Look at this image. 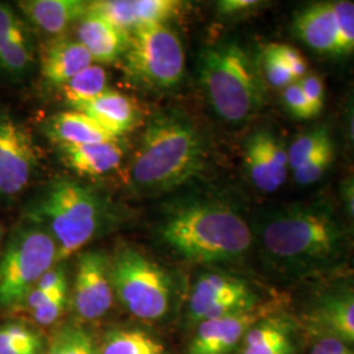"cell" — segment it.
<instances>
[{"mask_svg": "<svg viewBox=\"0 0 354 354\" xmlns=\"http://www.w3.org/2000/svg\"><path fill=\"white\" fill-rule=\"evenodd\" d=\"M254 232L266 260L288 273H308L335 266L346 238L340 221L324 201L290 203L263 210Z\"/></svg>", "mask_w": 354, "mask_h": 354, "instance_id": "cell-1", "label": "cell"}, {"mask_svg": "<svg viewBox=\"0 0 354 354\" xmlns=\"http://www.w3.org/2000/svg\"><path fill=\"white\" fill-rule=\"evenodd\" d=\"M201 131L185 114L167 109L149 121L129 168V184L140 196L175 190L205 167Z\"/></svg>", "mask_w": 354, "mask_h": 354, "instance_id": "cell-2", "label": "cell"}, {"mask_svg": "<svg viewBox=\"0 0 354 354\" xmlns=\"http://www.w3.org/2000/svg\"><path fill=\"white\" fill-rule=\"evenodd\" d=\"M160 238L194 263H227L248 252L253 231L231 203L193 198L172 203L159 227Z\"/></svg>", "mask_w": 354, "mask_h": 354, "instance_id": "cell-3", "label": "cell"}, {"mask_svg": "<svg viewBox=\"0 0 354 354\" xmlns=\"http://www.w3.org/2000/svg\"><path fill=\"white\" fill-rule=\"evenodd\" d=\"M28 216L53 236L59 263L111 228L117 214L111 198L100 190L71 178H57Z\"/></svg>", "mask_w": 354, "mask_h": 354, "instance_id": "cell-4", "label": "cell"}, {"mask_svg": "<svg viewBox=\"0 0 354 354\" xmlns=\"http://www.w3.org/2000/svg\"><path fill=\"white\" fill-rule=\"evenodd\" d=\"M200 83L215 114L230 125H241L259 113L266 87L251 54L236 39L209 45L200 55Z\"/></svg>", "mask_w": 354, "mask_h": 354, "instance_id": "cell-5", "label": "cell"}, {"mask_svg": "<svg viewBox=\"0 0 354 354\" xmlns=\"http://www.w3.org/2000/svg\"><path fill=\"white\" fill-rule=\"evenodd\" d=\"M124 67L130 82L152 91H171L185 74L184 45L168 24L140 26L129 35Z\"/></svg>", "mask_w": 354, "mask_h": 354, "instance_id": "cell-6", "label": "cell"}, {"mask_svg": "<svg viewBox=\"0 0 354 354\" xmlns=\"http://www.w3.org/2000/svg\"><path fill=\"white\" fill-rule=\"evenodd\" d=\"M58 263V248L50 234L37 223L19 228L0 259V306L13 307Z\"/></svg>", "mask_w": 354, "mask_h": 354, "instance_id": "cell-7", "label": "cell"}, {"mask_svg": "<svg viewBox=\"0 0 354 354\" xmlns=\"http://www.w3.org/2000/svg\"><path fill=\"white\" fill-rule=\"evenodd\" d=\"M115 295L130 314L145 320L165 317L171 302V281L162 266L142 253L125 248L111 264Z\"/></svg>", "mask_w": 354, "mask_h": 354, "instance_id": "cell-8", "label": "cell"}, {"mask_svg": "<svg viewBox=\"0 0 354 354\" xmlns=\"http://www.w3.org/2000/svg\"><path fill=\"white\" fill-rule=\"evenodd\" d=\"M37 165V146L29 130L11 114H0V197L19 196Z\"/></svg>", "mask_w": 354, "mask_h": 354, "instance_id": "cell-9", "label": "cell"}, {"mask_svg": "<svg viewBox=\"0 0 354 354\" xmlns=\"http://www.w3.org/2000/svg\"><path fill=\"white\" fill-rule=\"evenodd\" d=\"M253 291L245 282L221 273H207L197 279L189 299L193 320L203 322L252 310Z\"/></svg>", "mask_w": 354, "mask_h": 354, "instance_id": "cell-10", "label": "cell"}, {"mask_svg": "<svg viewBox=\"0 0 354 354\" xmlns=\"http://www.w3.org/2000/svg\"><path fill=\"white\" fill-rule=\"evenodd\" d=\"M113 285L108 257L99 251L83 252L77 259L73 304L77 317L96 320L113 304Z\"/></svg>", "mask_w": 354, "mask_h": 354, "instance_id": "cell-11", "label": "cell"}, {"mask_svg": "<svg viewBox=\"0 0 354 354\" xmlns=\"http://www.w3.org/2000/svg\"><path fill=\"white\" fill-rule=\"evenodd\" d=\"M244 167L256 189L277 192L290 169L288 147L273 131L256 130L244 143Z\"/></svg>", "mask_w": 354, "mask_h": 354, "instance_id": "cell-12", "label": "cell"}, {"mask_svg": "<svg viewBox=\"0 0 354 354\" xmlns=\"http://www.w3.org/2000/svg\"><path fill=\"white\" fill-rule=\"evenodd\" d=\"M294 36L317 54L339 58L348 57L342 29L330 1H317L299 10L291 24Z\"/></svg>", "mask_w": 354, "mask_h": 354, "instance_id": "cell-13", "label": "cell"}, {"mask_svg": "<svg viewBox=\"0 0 354 354\" xmlns=\"http://www.w3.org/2000/svg\"><path fill=\"white\" fill-rule=\"evenodd\" d=\"M183 6L184 3L176 0H102L91 1L89 11L130 35L140 26L167 24Z\"/></svg>", "mask_w": 354, "mask_h": 354, "instance_id": "cell-14", "label": "cell"}, {"mask_svg": "<svg viewBox=\"0 0 354 354\" xmlns=\"http://www.w3.org/2000/svg\"><path fill=\"white\" fill-rule=\"evenodd\" d=\"M252 310L203 320L190 342L188 354H228L256 324Z\"/></svg>", "mask_w": 354, "mask_h": 354, "instance_id": "cell-15", "label": "cell"}, {"mask_svg": "<svg viewBox=\"0 0 354 354\" xmlns=\"http://www.w3.org/2000/svg\"><path fill=\"white\" fill-rule=\"evenodd\" d=\"M74 111L88 115L114 138L133 130L140 122V109L136 102L112 89H108L92 102L76 106Z\"/></svg>", "mask_w": 354, "mask_h": 354, "instance_id": "cell-16", "label": "cell"}, {"mask_svg": "<svg viewBox=\"0 0 354 354\" xmlns=\"http://www.w3.org/2000/svg\"><path fill=\"white\" fill-rule=\"evenodd\" d=\"M77 41L87 49L93 61L113 64L120 57H124L129 33L88 10L77 28Z\"/></svg>", "mask_w": 354, "mask_h": 354, "instance_id": "cell-17", "label": "cell"}, {"mask_svg": "<svg viewBox=\"0 0 354 354\" xmlns=\"http://www.w3.org/2000/svg\"><path fill=\"white\" fill-rule=\"evenodd\" d=\"M28 20L44 33L59 36L88 12V1L82 0H26L17 3Z\"/></svg>", "mask_w": 354, "mask_h": 354, "instance_id": "cell-18", "label": "cell"}, {"mask_svg": "<svg viewBox=\"0 0 354 354\" xmlns=\"http://www.w3.org/2000/svg\"><path fill=\"white\" fill-rule=\"evenodd\" d=\"M93 62L87 49L73 39H55L42 54L44 79L53 86H64Z\"/></svg>", "mask_w": 354, "mask_h": 354, "instance_id": "cell-19", "label": "cell"}, {"mask_svg": "<svg viewBox=\"0 0 354 354\" xmlns=\"http://www.w3.org/2000/svg\"><path fill=\"white\" fill-rule=\"evenodd\" d=\"M311 320L329 336L354 342V290L333 291L317 301Z\"/></svg>", "mask_w": 354, "mask_h": 354, "instance_id": "cell-20", "label": "cell"}, {"mask_svg": "<svg viewBox=\"0 0 354 354\" xmlns=\"http://www.w3.org/2000/svg\"><path fill=\"white\" fill-rule=\"evenodd\" d=\"M64 162L84 176H102L117 169L125 155L117 140L61 147Z\"/></svg>", "mask_w": 354, "mask_h": 354, "instance_id": "cell-21", "label": "cell"}, {"mask_svg": "<svg viewBox=\"0 0 354 354\" xmlns=\"http://www.w3.org/2000/svg\"><path fill=\"white\" fill-rule=\"evenodd\" d=\"M44 133L53 142L64 146H80L106 140H117L88 115L77 111L54 114L45 121Z\"/></svg>", "mask_w": 354, "mask_h": 354, "instance_id": "cell-22", "label": "cell"}, {"mask_svg": "<svg viewBox=\"0 0 354 354\" xmlns=\"http://www.w3.org/2000/svg\"><path fill=\"white\" fill-rule=\"evenodd\" d=\"M243 340V354H292L290 332L276 319L254 324Z\"/></svg>", "mask_w": 354, "mask_h": 354, "instance_id": "cell-23", "label": "cell"}, {"mask_svg": "<svg viewBox=\"0 0 354 354\" xmlns=\"http://www.w3.org/2000/svg\"><path fill=\"white\" fill-rule=\"evenodd\" d=\"M108 91V75L102 66L91 64L62 86L64 100L74 109Z\"/></svg>", "mask_w": 354, "mask_h": 354, "instance_id": "cell-24", "label": "cell"}, {"mask_svg": "<svg viewBox=\"0 0 354 354\" xmlns=\"http://www.w3.org/2000/svg\"><path fill=\"white\" fill-rule=\"evenodd\" d=\"M165 345L138 329L109 330L100 354H165Z\"/></svg>", "mask_w": 354, "mask_h": 354, "instance_id": "cell-25", "label": "cell"}, {"mask_svg": "<svg viewBox=\"0 0 354 354\" xmlns=\"http://www.w3.org/2000/svg\"><path fill=\"white\" fill-rule=\"evenodd\" d=\"M46 354H100V351L87 329L68 324L53 335Z\"/></svg>", "mask_w": 354, "mask_h": 354, "instance_id": "cell-26", "label": "cell"}, {"mask_svg": "<svg viewBox=\"0 0 354 354\" xmlns=\"http://www.w3.org/2000/svg\"><path fill=\"white\" fill-rule=\"evenodd\" d=\"M33 64V48L30 41L10 39L0 48V71L13 79L28 74Z\"/></svg>", "mask_w": 354, "mask_h": 354, "instance_id": "cell-27", "label": "cell"}, {"mask_svg": "<svg viewBox=\"0 0 354 354\" xmlns=\"http://www.w3.org/2000/svg\"><path fill=\"white\" fill-rule=\"evenodd\" d=\"M42 342L32 329L20 324L0 328V354H39Z\"/></svg>", "mask_w": 354, "mask_h": 354, "instance_id": "cell-28", "label": "cell"}, {"mask_svg": "<svg viewBox=\"0 0 354 354\" xmlns=\"http://www.w3.org/2000/svg\"><path fill=\"white\" fill-rule=\"evenodd\" d=\"M329 140H332V137L328 127L324 125L314 127L306 133L299 134L288 147V158L291 171L306 163Z\"/></svg>", "mask_w": 354, "mask_h": 354, "instance_id": "cell-29", "label": "cell"}, {"mask_svg": "<svg viewBox=\"0 0 354 354\" xmlns=\"http://www.w3.org/2000/svg\"><path fill=\"white\" fill-rule=\"evenodd\" d=\"M335 142H327L319 151L315 152L306 163L292 171L294 180L301 187H308L317 183L327 174L330 165L335 162Z\"/></svg>", "mask_w": 354, "mask_h": 354, "instance_id": "cell-30", "label": "cell"}, {"mask_svg": "<svg viewBox=\"0 0 354 354\" xmlns=\"http://www.w3.org/2000/svg\"><path fill=\"white\" fill-rule=\"evenodd\" d=\"M261 67L268 84L273 88L285 89L297 82L286 64L279 59V55L272 49L270 44L266 45L263 50Z\"/></svg>", "mask_w": 354, "mask_h": 354, "instance_id": "cell-31", "label": "cell"}, {"mask_svg": "<svg viewBox=\"0 0 354 354\" xmlns=\"http://www.w3.org/2000/svg\"><path fill=\"white\" fill-rule=\"evenodd\" d=\"M282 102L291 117L297 120L307 121L317 117L298 82L282 89Z\"/></svg>", "mask_w": 354, "mask_h": 354, "instance_id": "cell-32", "label": "cell"}, {"mask_svg": "<svg viewBox=\"0 0 354 354\" xmlns=\"http://www.w3.org/2000/svg\"><path fill=\"white\" fill-rule=\"evenodd\" d=\"M66 302H67V286L55 291L45 302H42L37 308L32 311L35 320L42 326H50L64 314Z\"/></svg>", "mask_w": 354, "mask_h": 354, "instance_id": "cell-33", "label": "cell"}, {"mask_svg": "<svg viewBox=\"0 0 354 354\" xmlns=\"http://www.w3.org/2000/svg\"><path fill=\"white\" fill-rule=\"evenodd\" d=\"M330 3L342 29L346 54L352 55L354 53V3L348 0H335Z\"/></svg>", "mask_w": 354, "mask_h": 354, "instance_id": "cell-34", "label": "cell"}, {"mask_svg": "<svg viewBox=\"0 0 354 354\" xmlns=\"http://www.w3.org/2000/svg\"><path fill=\"white\" fill-rule=\"evenodd\" d=\"M0 33L16 41H30L24 21L11 6L0 3Z\"/></svg>", "mask_w": 354, "mask_h": 354, "instance_id": "cell-35", "label": "cell"}, {"mask_svg": "<svg viewBox=\"0 0 354 354\" xmlns=\"http://www.w3.org/2000/svg\"><path fill=\"white\" fill-rule=\"evenodd\" d=\"M272 49L279 57V59L286 64V67L290 70L291 74L298 82L306 74H308V66L304 58V55L294 49L290 45L286 44H270Z\"/></svg>", "mask_w": 354, "mask_h": 354, "instance_id": "cell-36", "label": "cell"}, {"mask_svg": "<svg viewBox=\"0 0 354 354\" xmlns=\"http://www.w3.org/2000/svg\"><path fill=\"white\" fill-rule=\"evenodd\" d=\"M301 88L304 91L308 102L311 104L314 112L317 115L322 113L326 102V89L323 79L317 74H306V75L298 80Z\"/></svg>", "mask_w": 354, "mask_h": 354, "instance_id": "cell-37", "label": "cell"}, {"mask_svg": "<svg viewBox=\"0 0 354 354\" xmlns=\"http://www.w3.org/2000/svg\"><path fill=\"white\" fill-rule=\"evenodd\" d=\"M264 6L259 0H221L215 4L216 13L223 17H239L260 10Z\"/></svg>", "mask_w": 354, "mask_h": 354, "instance_id": "cell-38", "label": "cell"}, {"mask_svg": "<svg viewBox=\"0 0 354 354\" xmlns=\"http://www.w3.org/2000/svg\"><path fill=\"white\" fill-rule=\"evenodd\" d=\"M310 354H354V351L345 342L328 335L314 345Z\"/></svg>", "mask_w": 354, "mask_h": 354, "instance_id": "cell-39", "label": "cell"}, {"mask_svg": "<svg viewBox=\"0 0 354 354\" xmlns=\"http://www.w3.org/2000/svg\"><path fill=\"white\" fill-rule=\"evenodd\" d=\"M342 197L346 214L354 226V176L346 178L342 183Z\"/></svg>", "mask_w": 354, "mask_h": 354, "instance_id": "cell-40", "label": "cell"}, {"mask_svg": "<svg viewBox=\"0 0 354 354\" xmlns=\"http://www.w3.org/2000/svg\"><path fill=\"white\" fill-rule=\"evenodd\" d=\"M346 124H348V136L351 143L354 147V99L351 102L348 108V114H346Z\"/></svg>", "mask_w": 354, "mask_h": 354, "instance_id": "cell-41", "label": "cell"}, {"mask_svg": "<svg viewBox=\"0 0 354 354\" xmlns=\"http://www.w3.org/2000/svg\"><path fill=\"white\" fill-rule=\"evenodd\" d=\"M1 238H3V230L0 227V241H1Z\"/></svg>", "mask_w": 354, "mask_h": 354, "instance_id": "cell-42", "label": "cell"}]
</instances>
